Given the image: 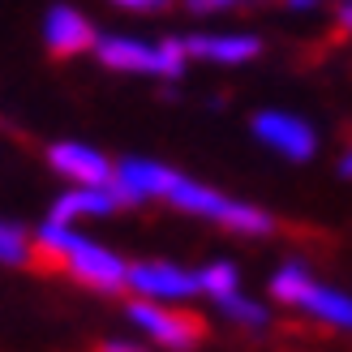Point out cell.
<instances>
[{"mask_svg": "<svg viewBox=\"0 0 352 352\" xmlns=\"http://www.w3.org/2000/svg\"><path fill=\"white\" fill-rule=\"evenodd\" d=\"M232 5H245V0H185L189 13H219V9H232Z\"/></svg>", "mask_w": 352, "mask_h": 352, "instance_id": "cell-17", "label": "cell"}, {"mask_svg": "<svg viewBox=\"0 0 352 352\" xmlns=\"http://www.w3.org/2000/svg\"><path fill=\"white\" fill-rule=\"evenodd\" d=\"M219 309L228 314L232 322H245V327H267V309H262L258 301H250V296H219Z\"/></svg>", "mask_w": 352, "mask_h": 352, "instance_id": "cell-16", "label": "cell"}, {"mask_svg": "<svg viewBox=\"0 0 352 352\" xmlns=\"http://www.w3.org/2000/svg\"><path fill=\"white\" fill-rule=\"evenodd\" d=\"M112 5H120V9H164L168 0H112Z\"/></svg>", "mask_w": 352, "mask_h": 352, "instance_id": "cell-19", "label": "cell"}, {"mask_svg": "<svg viewBox=\"0 0 352 352\" xmlns=\"http://www.w3.org/2000/svg\"><path fill=\"white\" fill-rule=\"evenodd\" d=\"M340 172H344V176H352V151H348L344 160H340Z\"/></svg>", "mask_w": 352, "mask_h": 352, "instance_id": "cell-22", "label": "cell"}, {"mask_svg": "<svg viewBox=\"0 0 352 352\" xmlns=\"http://www.w3.org/2000/svg\"><path fill=\"white\" fill-rule=\"evenodd\" d=\"M95 352H146V348H138V344H125V340H108V344H99Z\"/></svg>", "mask_w": 352, "mask_h": 352, "instance_id": "cell-20", "label": "cell"}, {"mask_svg": "<svg viewBox=\"0 0 352 352\" xmlns=\"http://www.w3.org/2000/svg\"><path fill=\"white\" fill-rule=\"evenodd\" d=\"M309 284H314V275L301 267V262H288V267H279L271 275V296H275V301H284V305H296Z\"/></svg>", "mask_w": 352, "mask_h": 352, "instance_id": "cell-13", "label": "cell"}, {"mask_svg": "<svg viewBox=\"0 0 352 352\" xmlns=\"http://www.w3.org/2000/svg\"><path fill=\"white\" fill-rule=\"evenodd\" d=\"M30 267L47 271V275H74L78 284L95 288V292H120L129 279V262L120 254L103 250V245L86 241L74 228H60V223H43L34 232Z\"/></svg>", "mask_w": 352, "mask_h": 352, "instance_id": "cell-1", "label": "cell"}, {"mask_svg": "<svg viewBox=\"0 0 352 352\" xmlns=\"http://www.w3.org/2000/svg\"><path fill=\"white\" fill-rule=\"evenodd\" d=\"M30 254H34V236L26 228L0 219V262H9V267H30Z\"/></svg>", "mask_w": 352, "mask_h": 352, "instance_id": "cell-14", "label": "cell"}, {"mask_svg": "<svg viewBox=\"0 0 352 352\" xmlns=\"http://www.w3.org/2000/svg\"><path fill=\"white\" fill-rule=\"evenodd\" d=\"M296 309L314 314L318 322H331V327L352 331V296H348V292L322 288V284H309V288L301 292V301H296Z\"/></svg>", "mask_w": 352, "mask_h": 352, "instance_id": "cell-12", "label": "cell"}, {"mask_svg": "<svg viewBox=\"0 0 352 352\" xmlns=\"http://www.w3.org/2000/svg\"><path fill=\"white\" fill-rule=\"evenodd\" d=\"M120 202H116V193H112V185H103V189H86V185H74L69 193H60L56 202H52V219L47 223H60V228H69L74 219H82V215H112Z\"/></svg>", "mask_w": 352, "mask_h": 352, "instance_id": "cell-11", "label": "cell"}, {"mask_svg": "<svg viewBox=\"0 0 352 352\" xmlns=\"http://www.w3.org/2000/svg\"><path fill=\"white\" fill-rule=\"evenodd\" d=\"M181 47L193 60H219V65H245L262 56L258 34H185Z\"/></svg>", "mask_w": 352, "mask_h": 352, "instance_id": "cell-10", "label": "cell"}, {"mask_svg": "<svg viewBox=\"0 0 352 352\" xmlns=\"http://www.w3.org/2000/svg\"><path fill=\"white\" fill-rule=\"evenodd\" d=\"M43 43L56 60H69V56H82L99 43V30L86 22V17L74 9V5H52L47 17H43Z\"/></svg>", "mask_w": 352, "mask_h": 352, "instance_id": "cell-8", "label": "cell"}, {"mask_svg": "<svg viewBox=\"0 0 352 352\" xmlns=\"http://www.w3.org/2000/svg\"><path fill=\"white\" fill-rule=\"evenodd\" d=\"M198 288L210 292L219 301V296H232L236 292V267L232 262H210V267L198 271Z\"/></svg>", "mask_w": 352, "mask_h": 352, "instance_id": "cell-15", "label": "cell"}, {"mask_svg": "<svg viewBox=\"0 0 352 352\" xmlns=\"http://www.w3.org/2000/svg\"><path fill=\"white\" fill-rule=\"evenodd\" d=\"M164 202H172L176 210H185V215L215 219L219 228H228V232H241V236H271V232H275V219H271L262 206L236 202V198H228V193L210 189V185L189 181V176H181V172H176V181L168 185Z\"/></svg>", "mask_w": 352, "mask_h": 352, "instance_id": "cell-2", "label": "cell"}, {"mask_svg": "<svg viewBox=\"0 0 352 352\" xmlns=\"http://www.w3.org/2000/svg\"><path fill=\"white\" fill-rule=\"evenodd\" d=\"M125 288L142 292V301H185V296L202 292L198 275L172 267V262H138V267H129Z\"/></svg>", "mask_w": 352, "mask_h": 352, "instance_id": "cell-7", "label": "cell"}, {"mask_svg": "<svg viewBox=\"0 0 352 352\" xmlns=\"http://www.w3.org/2000/svg\"><path fill=\"white\" fill-rule=\"evenodd\" d=\"M47 164H52V172H60L65 181L86 185V189L112 185V168H116V164H108V155H99L95 146H86V142H56V146H47Z\"/></svg>", "mask_w": 352, "mask_h": 352, "instance_id": "cell-9", "label": "cell"}, {"mask_svg": "<svg viewBox=\"0 0 352 352\" xmlns=\"http://www.w3.org/2000/svg\"><path fill=\"white\" fill-rule=\"evenodd\" d=\"M129 318L151 340H160L172 352H189L206 340V318L202 314H189V309H164L155 301H129Z\"/></svg>", "mask_w": 352, "mask_h": 352, "instance_id": "cell-4", "label": "cell"}, {"mask_svg": "<svg viewBox=\"0 0 352 352\" xmlns=\"http://www.w3.org/2000/svg\"><path fill=\"white\" fill-rule=\"evenodd\" d=\"M336 34H352V5H340V13H336Z\"/></svg>", "mask_w": 352, "mask_h": 352, "instance_id": "cell-18", "label": "cell"}, {"mask_svg": "<svg viewBox=\"0 0 352 352\" xmlns=\"http://www.w3.org/2000/svg\"><path fill=\"white\" fill-rule=\"evenodd\" d=\"M254 138L262 146L279 151L292 164H305V160L318 155V133H314V125H305L301 116H288V112H258L254 116Z\"/></svg>", "mask_w": 352, "mask_h": 352, "instance_id": "cell-5", "label": "cell"}, {"mask_svg": "<svg viewBox=\"0 0 352 352\" xmlns=\"http://www.w3.org/2000/svg\"><path fill=\"white\" fill-rule=\"evenodd\" d=\"M284 5H288V9H314L318 0H284Z\"/></svg>", "mask_w": 352, "mask_h": 352, "instance_id": "cell-21", "label": "cell"}, {"mask_svg": "<svg viewBox=\"0 0 352 352\" xmlns=\"http://www.w3.org/2000/svg\"><path fill=\"white\" fill-rule=\"evenodd\" d=\"M95 56L112 74H151V78H181L189 60L176 34H168L160 43H138L129 34H99Z\"/></svg>", "mask_w": 352, "mask_h": 352, "instance_id": "cell-3", "label": "cell"}, {"mask_svg": "<svg viewBox=\"0 0 352 352\" xmlns=\"http://www.w3.org/2000/svg\"><path fill=\"white\" fill-rule=\"evenodd\" d=\"M172 181H176V172L155 160H120L112 168V193L120 206H142L151 198H164Z\"/></svg>", "mask_w": 352, "mask_h": 352, "instance_id": "cell-6", "label": "cell"}]
</instances>
